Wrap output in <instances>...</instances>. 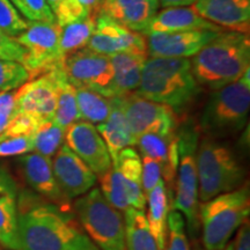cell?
Listing matches in <instances>:
<instances>
[{
  "label": "cell",
  "instance_id": "cell-34",
  "mask_svg": "<svg viewBox=\"0 0 250 250\" xmlns=\"http://www.w3.org/2000/svg\"><path fill=\"white\" fill-rule=\"evenodd\" d=\"M11 2L29 22H56L46 0H11Z\"/></svg>",
  "mask_w": 250,
  "mask_h": 250
},
{
  "label": "cell",
  "instance_id": "cell-32",
  "mask_svg": "<svg viewBox=\"0 0 250 250\" xmlns=\"http://www.w3.org/2000/svg\"><path fill=\"white\" fill-rule=\"evenodd\" d=\"M166 250H190L186 233V221L180 211H168Z\"/></svg>",
  "mask_w": 250,
  "mask_h": 250
},
{
  "label": "cell",
  "instance_id": "cell-23",
  "mask_svg": "<svg viewBox=\"0 0 250 250\" xmlns=\"http://www.w3.org/2000/svg\"><path fill=\"white\" fill-rule=\"evenodd\" d=\"M18 188L11 174L0 166V245L18 250Z\"/></svg>",
  "mask_w": 250,
  "mask_h": 250
},
{
  "label": "cell",
  "instance_id": "cell-18",
  "mask_svg": "<svg viewBox=\"0 0 250 250\" xmlns=\"http://www.w3.org/2000/svg\"><path fill=\"white\" fill-rule=\"evenodd\" d=\"M19 162L27 183L37 193L62 210L70 212V199L64 195L56 181L51 159L34 152L21 155Z\"/></svg>",
  "mask_w": 250,
  "mask_h": 250
},
{
  "label": "cell",
  "instance_id": "cell-38",
  "mask_svg": "<svg viewBox=\"0 0 250 250\" xmlns=\"http://www.w3.org/2000/svg\"><path fill=\"white\" fill-rule=\"evenodd\" d=\"M162 179V168L160 164L148 156L142 159V187L143 192L147 198L148 193L154 189L159 181Z\"/></svg>",
  "mask_w": 250,
  "mask_h": 250
},
{
  "label": "cell",
  "instance_id": "cell-41",
  "mask_svg": "<svg viewBox=\"0 0 250 250\" xmlns=\"http://www.w3.org/2000/svg\"><path fill=\"white\" fill-rule=\"evenodd\" d=\"M234 250H250V225L249 221L246 220L239 227V233L233 243Z\"/></svg>",
  "mask_w": 250,
  "mask_h": 250
},
{
  "label": "cell",
  "instance_id": "cell-40",
  "mask_svg": "<svg viewBox=\"0 0 250 250\" xmlns=\"http://www.w3.org/2000/svg\"><path fill=\"white\" fill-rule=\"evenodd\" d=\"M17 114L18 110L15 105L14 93H0V133L5 130V127Z\"/></svg>",
  "mask_w": 250,
  "mask_h": 250
},
{
  "label": "cell",
  "instance_id": "cell-2",
  "mask_svg": "<svg viewBox=\"0 0 250 250\" xmlns=\"http://www.w3.org/2000/svg\"><path fill=\"white\" fill-rule=\"evenodd\" d=\"M191 68L197 83L213 90L235 83L250 70L249 34L219 33L193 56Z\"/></svg>",
  "mask_w": 250,
  "mask_h": 250
},
{
  "label": "cell",
  "instance_id": "cell-42",
  "mask_svg": "<svg viewBox=\"0 0 250 250\" xmlns=\"http://www.w3.org/2000/svg\"><path fill=\"white\" fill-rule=\"evenodd\" d=\"M83 8L88 12L89 15H98L99 14V7L101 4V0H78Z\"/></svg>",
  "mask_w": 250,
  "mask_h": 250
},
{
  "label": "cell",
  "instance_id": "cell-22",
  "mask_svg": "<svg viewBox=\"0 0 250 250\" xmlns=\"http://www.w3.org/2000/svg\"><path fill=\"white\" fill-rule=\"evenodd\" d=\"M187 30L223 31L217 24L202 18L192 7H167L156 14L144 30V35L162 33H179Z\"/></svg>",
  "mask_w": 250,
  "mask_h": 250
},
{
  "label": "cell",
  "instance_id": "cell-29",
  "mask_svg": "<svg viewBox=\"0 0 250 250\" xmlns=\"http://www.w3.org/2000/svg\"><path fill=\"white\" fill-rule=\"evenodd\" d=\"M96 17L98 15H90L85 20L62 27L59 49H61V55L64 62L68 56L86 48L87 43L95 30Z\"/></svg>",
  "mask_w": 250,
  "mask_h": 250
},
{
  "label": "cell",
  "instance_id": "cell-7",
  "mask_svg": "<svg viewBox=\"0 0 250 250\" xmlns=\"http://www.w3.org/2000/svg\"><path fill=\"white\" fill-rule=\"evenodd\" d=\"M74 210L85 233L100 250H126L123 214L99 188L78 197Z\"/></svg>",
  "mask_w": 250,
  "mask_h": 250
},
{
  "label": "cell",
  "instance_id": "cell-26",
  "mask_svg": "<svg viewBox=\"0 0 250 250\" xmlns=\"http://www.w3.org/2000/svg\"><path fill=\"white\" fill-rule=\"evenodd\" d=\"M146 201L148 203V213L146 215L158 250H166L167 240V217L169 211L168 192L164 179L159 181L154 189L148 193Z\"/></svg>",
  "mask_w": 250,
  "mask_h": 250
},
{
  "label": "cell",
  "instance_id": "cell-1",
  "mask_svg": "<svg viewBox=\"0 0 250 250\" xmlns=\"http://www.w3.org/2000/svg\"><path fill=\"white\" fill-rule=\"evenodd\" d=\"M18 250H100L70 212L51 203L21 199Z\"/></svg>",
  "mask_w": 250,
  "mask_h": 250
},
{
  "label": "cell",
  "instance_id": "cell-35",
  "mask_svg": "<svg viewBox=\"0 0 250 250\" xmlns=\"http://www.w3.org/2000/svg\"><path fill=\"white\" fill-rule=\"evenodd\" d=\"M28 28V21L14 7L11 0H0V30L6 35L17 37Z\"/></svg>",
  "mask_w": 250,
  "mask_h": 250
},
{
  "label": "cell",
  "instance_id": "cell-46",
  "mask_svg": "<svg viewBox=\"0 0 250 250\" xmlns=\"http://www.w3.org/2000/svg\"><path fill=\"white\" fill-rule=\"evenodd\" d=\"M101 1H102V0H101Z\"/></svg>",
  "mask_w": 250,
  "mask_h": 250
},
{
  "label": "cell",
  "instance_id": "cell-15",
  "mask_svg": "<svg viewBox=\"0 0 250 250\" xmlns=\"http://www.w3.org/2000/svg\"><path fill=\"white\" fill-rule=\"evenodd\" d=\"M64 143L78 158L85 162L96 177L102 176L110 169L112 165L110 154L94 124L78 121L70 125L65 131Z\"/></svg>",
  "mask_w": 250,
  "mask_h": 250
},
{
  "label": "cell",
  "instance_id": "cell-5",
  "mask_svg": "<svg viewBox=\"0 0 250 250\" xmlns=\"http://www.w3.org/2000/svg\"><path fill=\"white\" fill-rule=\"evenodd\" d=\"M250 70L235 83L215 89L201 117V129L210 138L237 133L248 123Z\"/></svg>",
  "mask_w": 250,
  "mask_h": 250
},
{
  "label": "cell",
  "instance_id": "cell-20",
  "mask_svg": "<svg viewBox=\"0 0 250 250\" xmlns=\"http://www.w3.org/2000/svg\"><path fill=\"white\" fill-rule=\"evenodd\" d=\"M192 8L223 29L249 34L250 0H195Z\"/></svg>",
  "mask_w": 250,
  "mask_h": 250
},
{
  "label": "cell",
  "instance_id": "cell-19",
  "mask_svg": "<svg viewBox=\"0 0 250 250\" xmlns=\"http://www.w3.org/2000/svg\"><path fill=\"white\" fill-rule=\"evenodd\" d=\"M143 156L154 159L160 164L168 197L173 201L175 179L179 166V147L176 131L171 133H145L136 140Z\"/></svg>",
  "mask_w": 250,
  "mask_h": 250
},
{
  "label": "cell",
  "instance_id": "cell-9",
  "mask_svg": "<svg viewBox=\"0 0 250 250\" xmlns=\"http://www.w3.org/2000/svg\"><path fill=\"white\" fill-rule=\"evenodd\" d=\"M101 192L121 212L133 208L145 211L146 197L142 187V158L132 147L118 153L110 169L99 177Z\"/></svg>",
  "mask_w": 250,
  "mask_h": 250
},
{
  "label": "cell",
  "instance_id": "cell-37",
  "mask_svg": "<svg viewBox=\"0 0 250 250\" xmlns=\"http://www.w3.org/2000/svg\"><path fill=\"white\" fill-rule=\"evenodd\" d=\"M34 152V134L0 139V158L21 156Z\"/></svg>",
  "mask_w": 250,
  "mask_h": 250
},
{
  "label": "cell",
  "instance_id": "cell-16",
  "mask_svg": "<svg viewBox=\"0 0 250 250\" xmlns=\"http://www.w3.org/2000/svg\"><path fill=\"white\" fill-rule=\"evenodd\" d=\"M221 31L187 30L147 35V52L151 57L189 58L198 54Z\"/></svg>",
  "mask_w": 250,
  "mask_h": 250
},
{
  "label": "cell",
  "instance_id": "cell-21",
  "mask_svg": "<svg viewBox=\"0 0 250 250\" xmlns=\"http://www.w3.org/2000/svg\"><path fill=\"white\" fill-rule=\"evenodd\" d=\"M159 6L158 0H102L99 13L127 29L143 34Z\"/></svg>",
  "mask_w": 250,
  "mask_h": 250
},
{
  "label": "cell",
  "instance_id": "cell-24",
  "mask_svg": "<svg viewBox=\"0 0 250 250\" xmlns=\"http://www.w3.org/2000/svg\"><path fill=\"white\" fill-rule=\"evenodd\" d=\"M112 66V98L133 93L139 87L147 55L116 54L109 56Z\"/></svg>",
  "mask_w": 250,
  "mask_h": 250
},
{
  "label": "cell",
  "instance_id": "cell-30",
  "mask_svg": "<svg viewBox=\"0 0 250 250\" xmlns=\"http://www.w3.org/2000/svg\"><path fill=\"white\" fill-rule=\"evenodd\" d=\"M76 96L80 121L99 125L108 120L111 112V98H105L101 94L81 87L76 88Z\"/></svg>",
  "mask_w": 250,
  "mask_h": 250
},
{
  "label": "cell",
  "instance_id": "cell-28",
  "mask_svg": "<svg viewBox=\"0 0 250 250\" xmlns=\"http://www.w3.org/2000/svg\"><path fill=\"white\" fill-rule=\"evenodd\" d=\"M124 214L126 250H158L145 211L130 208Z\"/></svg>",
  "mask_w": 250,
  "mask_h": 250
},
{
  "label": "cell",
  "instance_id": "cell-44",
  "mask_svg": "<svg viewBox=\"0 0 250 250\" xmlns=\"http://www.w3.org/2000/svg\"><path fill=\"white\" fill-rule=\"evenodd\" d=\"M62 1H64V0H46V2H48L50 9L52 11V13H54V12L56 11V8H57Z\"/></svg>",
  "mask_w": 250,
  "mask_h": 250
},
{
  "label": "cell",
  "instance_id": "cell-31",
  "mask_svg": "<svg viewBox=\"0 0 250 250\" xmlns=\"http://www.w3.org/2000/svg\"><path fill=\"white\" fill-rule=\"evenodd\" d=\"M65 131L54 122L43 123L34 134V152L45 158H54L65 140Z\"/></svg>",
  "mask_w": 250,
  "mask_h": 250
},
{
  "label": "cell",
  "instance_id": "cell-39",
  "mask_svg": "<svg viewBox=\"0 0 250 250\" xmlns=\"http://www.w3.org/2000/svg\"><path fill=\"white\" fill-rule=\"evenodd\" d=\"M26 50L15 41L14 37L6 35L0 30V59L20 62L22 65Z\"/></svg>",
  "mask_w": 250,
  "mask_h": 250
},
{
  "label": "cell",
  "instance_id": "cell-25",
  "mask_svg": "<svg viewBox=\"0 0 250 250\" xmlns=\"http://www.w3.org/2000/svg\"><path fill=\"white\" fill-rule=\"evenodd\" d=\"M96 129L107 145L111 161L116 159L122 149L136 145L126 118L115 98H111V112L108 120L99 124Z\"/></svg>",
  "mask_w": 250,
  "mask_h": 250
},
{
  "label": "cell",
  "instance_id": "cell-3",
  "mask_svg": "<svg viewBox=\"0 0 250 250\" xmlns=\"http://www.w3.org/2000/svg\"><path fill=\"white\" fill-rule=\"evenodd\" d=\"M201 92L188 58L151 57L146 59L137 94L181 112Z\"/></svg>",
  "mask_w": 250,
  "mask_h": 250
},
{
  "label": "cell",
  "instance_id": "cell-4",
  "mask_svg": "<svg viewBox=\"0 0 250 250\" xmlns=\"http://www.w3.org/2000/svg\"><path fill=\"white\" fill-rule=\"evenodd\" d=\"M198 199L208 202L221 193L233 191L245 182L246 170L232 149L206 137L196 154Z\"/></svg>",
  "mask_w": 250,
  "mask_h": 250
},
{
  "label": "cell",
  "instance_id": "cell-43",
  "mask_svg": "<svg viewBox=\"0 0 250 250\" xmlns=\"http://www.w3.org/2000/svg\"><path fill=\"white\" fill-rule=\"evenodd\" d=\"M159 4L164 7H182V6H190L195 2V0H158Z\"/></svg>",
  "mask_w": 250,
  "mask_h": 250
},
{
  "label": "cell",
  "instance_id": "cell-11",
  "mask_svg": "<svg viewBox=\"0 0 250 250\" xmlns=\"http://www.w3.org/2000/svg\"><path fill=\"white\" fill-rule=\"evenodd\" d=\"M134 142L145 133H171L176 131V115L168 105L153 102L137 93L117 96Z\"/></svg>",
  "mask_w": 250,
  "mask_h": 250
},
{
  "label": "cell",
  "instance_id": "cell-27",
  "mask_svg": "<svg viewBox=\"0 0 250 250\" xmlns=\"http://www.w3.org/2000/svg\"><path fill=\"white\" fill-rule=\"evenodd\" d=\"M56 74H57V104H56L52 122L66 130L70 125L80 121L76 88L68 81L64 67L56 68Z\"/></svg>",
  "mask_w": 250,
  "mask_h": 250
},
{
  "label": "cell",
  "instance_id": "cell-33",
  "mask_svg": "<svg viewBox=\"0 0 250 250\" xmlns=\"http://www.w3.org/2000/svg\"><path fill=\"white\" fill-rule=\"evenodd\" d=\"M29 79V73L20 62L0 59V93L17 89Z\"/></svg>",
  "mask_w": 250,
  "mask_h": 250
},
{
  "label": "cell",
  "instance_id": "cell-10",
  "mask_svg": "<svg viewBox=\"0 0 250 250\" xmlns=\"http://www.w3.org/2000/svg\"><path fill=\"white\" fill-rule=\"evenodd\" d=\"M62 27L57 22H29L28 28L15 41L26 50L22 66L30 79L48 73L58 67H64L59 49ZM29 79V80H30Z\"/></svg>",
  "mask_w": 250,
  "mask_h": 250
},
{
  "label": "cell",
  "instance_id": "cell-17",
  "mask_svg": "<svg viewBox=\"0 0 250 250\" xmlns=\"http://www.w3.org/2000/svg\"><path fill=\"white\" fill-rule=\"evenodd\" d=\"M52 170L59 188L68 199L85 195L98 181L96 175L65 143L54 156Z\"/></svg>",
  "mask_w": 250,
  "mask_h": 250
},
{
  "label": "cell",
  "instance_id": "cell-13",
  "mask_svg": "<svg viewBox=\"0 0 250 250\" xmlns=\"http://www.w3.org/2000/svg\"><path fill=\"white\" fill-rule=\"evenodd\" d=\"M86 48L105 56L116 54L147 55V42L136 33L115 22L101 13L96 17V27Z\"/></svg>",
  "mask_w": 250,
  "mask_h": 250
},
{
  "label": "cell",
  "instance_id": "cell-6",
  "mask_svg": "<svg viewBox=\"0 0 250 250\" xmlns=\"http://www.w3.org/2000/svg\"><path fill=\"white\" fill-rule=\"evenodd\" d=\"M249 211L248 186L221 193L204 202L199 208V219L206 250L224 249L236 229L248 220Z\"/></svg>",
  "mask_w": 250,
  "mask_h": 250
},
{
  "label": "cell",
  "instance_id": "cell-36",
  "mask_svg": "<svg viewBox=\"0 0 250 250\" xmlns=\"http://www.w3.org/2000/svg\"><path fill=\"white\" fill-rule=\"evenodd\" d=\"M42 125L35 117L30 116L23 112H18L9 122L5 130L0 133V139L12 138V137H22L35 134L37 129Z\"/></svg>",
  "mask_w": 250,
  "mask_h": 250
},
{
  "label": "cell",
  "instance_id": "cell-45",
  "mask_svg": "<svg viewBox=\"0 0 250 250\" xmlns=\"http://www.w3.org/2000/svg\"><path fill=\"white\" fill-rule=\"evenodd\" d=\"M221 250H234V248H233V243H230V245L226 246L224 249H221Z\"/></svg>",
  "mask_w": 250,
  "mask_h": 250
},
{
  "label": "cell",
  "instance_id": "cell-12",
  "mask_svg": "<svg viewBox=\"0 0 250 250\" xmlns=\"http://www.w3.org/2000/svg\"><path fill=\"white\" fill-rule=\"evenodd\" d=\"M64 71L76 88H87L112 98V66L109 56L83 48L65 59Z\"/></svg>",
  "mask_w": 250,
  "mask_h": 250
},
{
  "label": "cell",
  "instance_id": "cell-8",
  "mask_svg": "<svg viewBox=\"0 0 250 250\" xmlns=\"http://www.w3.org/2000/svg\"><path fill=\"white\" fill-rule=\"evenodd\" d=\"M179 147V166L176 173V190L170 210L180 211L187 219L188 227L195 235L199 227L198 177L196 154L199 144L198 130L192 122L184 123L176 130Z\"/></svg>",
  "mask_w": 250,
  "mask_h": 250
},
{
  "label": "cell",
  "instance_id": "cell-14",
  "mask_svg": "<svg viewBox=\"0 0 250 250\" xmlns=\"http://www.w3.org/2000/svg\"><path fill=\"white\" fill-rule=\"evenodd\" d=\"M18 112L35 117L41 123L54 120L57 104V74L55 70L28 80L14 93Z\"/></svg>",
  "mask_w": 250,
  "mask_h": 250
}]
</instances>
